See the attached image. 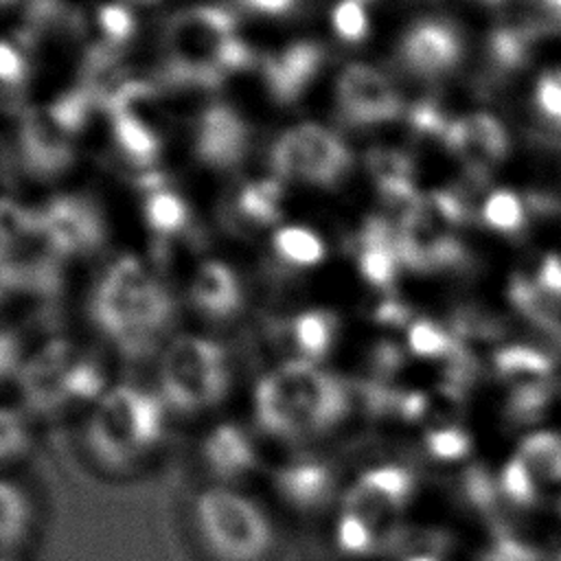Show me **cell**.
<instances>
[{"label": "cell", "mask_w": 561, "mask_h": 561, "mask_svg": "<svg viewBox=\"0 0 561 561\" xmlns=\"http://www.w3.org/2000/svg\"><path fill=\"white\" fill-rule=\"evenodd\" d=\"M18 153L24 169L37 178H55L70 167L75 151L66 134L48 112L22 110L18 125Z\"/></svg>", "instance_id": "obj_13"}, {"label": "cell", "mask_w": 561, "mask_h": 561, "mask_svg": "<svg viewBox=\"0 0 561 561\" xmlns=\"http://www.w3.org/2000/svg\"><path fill=\"white\" fill-rule=\"evenodd\" d=\"M4 2H11V0H0V4H4Z\"/></svg>", "instance_id": "obj_47"}, {"label": "cell", "mask_w": 561, "mask_h": 561, "mask_svg": "<svg viewBox=\"0 0 561 561\" xmlns=\"http://www.w3.org/2000/svg\"><path fill=\"white\" fill-rule=\"evenodd\" d=\"M331 24L337 37L344 42H359L366 37V31H368L366 13L362 4L355 0L337 2L331 13Z\"/></svg>", "instance_id": "obj_35"}, {"label": "cell", "mask_w": 561, "mask_h": 561, "mask_svg": "<svg viewBox=\"0 0 561 561\" xmlns=\"http://www.w3.org/2000/svg\"><path fill=\"white\" fill-rule=\"evenodd\" d=\"M42 230L59 256L85 254L105 239V224L96 206L81 195H59L39 210Z\"/></svg>", "instance_id": "obj_11"}, {"label": "cell", "mask_w": 561, "mask_h": 561, "mask_svg": "<svg viewBox=\"0 0 561 561\" xmlns=\"http://www.w3.org/2000/svg\"><path fill=\"white\" fill-rule=\"evenodd\" d=\"M366 169L377 182V188L412 182V173H414L410 156L392 147H375L366 151Z\"/></svg>", "instance_id": "obj_30"}, {"label": "cell", "mask_w": 561, "mask_h": 561, "mask_svg": "<svg viewBox=\"0 0 561 561\" xmlns=\"http://www.w3.org/2000/svg\"><path fill=\"white\" fill-rule=\"evenodd\" d=\"M145 2H151V0H145Z\"/></svg>", "instance_id": "obj_50"}, {"label": "cell", "mask_w": 561, "mask_h": 561, "mask_svg": "<svg viewBox=\"0 0 561 561\" xmlns=\"http://www.w3.org/2000/svg\"><path fill=\"white\" fill-rule=\"evenodd\" d=\"M340 114L351 125H377L401 114V96L390 79L368 64L346 66L335 83Z\"/></svg>", "instance_id": "obj_10"}, {"label": "cell", "mask_w": 561, "mask_h": 561, "mask_svg": "<svg viewBox=\"0 0 561 561\" xmlns=\"http://www.w3.org/2000/svg\"><path fill=\"white\" fill-rule=\"evenodd\" d=\"M230 390L228 355L202 335L173 337L160 357L158 394L169 410L197 414L215 408Z\"/></svg>", "instance_id": "obj_7"}, {"label": "cell", "mask_w": 561, "mask_h": 561, "mask_svg": "<svg viewBox=\"0 0 561 561\" xmlns=\"http://www.w3.org/2000/svg\"><path fill=\"white\" fill-rule=\"evenodd\" d=\"M145 219L158 234H173L188 224V206L167 188H151L145 197Z\"/></svg>", "instance_id": "obj_26"}, {"label": "cell", "mask_w": 561, "mask_h": 561, "mask_svg": "<svg viewBox=\"0 0 561 561\" xmlns=\"http://www.w3.org/2000/svg\"><path fill=\"white\" fill-rule=\"evenodd\" d=\"M33 443L28 419L22 410L0 405V465L20 460Z\"/></svg>", "instance_id": "obj_28"}, {"label": "cell", "mask_w": 561, "mask_h": 561, "mask_svg": "<svg viewBox=\"0 0 561 561\" xmlns=\"http://www.w3.org/2000/svg\"><path fill=\"white\" fill-rule=\"evenodd\" d=\"M337 318L324 309L302 311L291 322V337L302 359L318 362L335 342Z\"/></svg>", "instance_id": "obj_23"}, {"label": "cell", "mask_w": 561, "mask_h": 561, "mask_svg": "<svg viewBox=\"0 0 561 561\" xmlns=\"http://www.w3.org/2000/svg\"><path fill=\"white\" fill-rule=\"evenodd\" d=\"M546 11L561 24V0H541Z\"/></svg>", "instance_id": "obj_44"}, {"label": "cell", "mask_w": 561, "mask_h": 561, "mask_svg": "<svg viewBox=\"0 0 561 561\" xmlns=\"http://www.w3.org/2000/svg\"><path fill=\"white\" fill-rule=\"evenodd\" d=\"M241 283L228 265L219 261L199 265L191 283V300L202 313L217 320L230 318L241 307Z\"/></svg>", "instance_id": "obj_20"}, {"label": "cell", "mask_w": 561, "mask_h": 561, "mask_svg": "<svg viewBox=\"0 0 561 561\" xmlns=\"http://www.w3.org/2000/svg\"><path fill=\"white\" fill-rule=\"evenodd\" d=\"M18 383L28 408L48 414L94 403L107 390L99 364L64 340H53L28 357L18 373Z\"/></svg>", "instance_id": "obj_8"}, {"label": "cell", "mask_w": 561, "mask_h": 561, "mask_svg": "<svg viewBox=\"0 0 561 561\" xmlns=\"http://www.w3.org/2000/svg\"><path fill=\"white\" fill-rule=\"evenodd\" d=\"M399 252H397V230L381 219L370 217L357 239V265L362 276L381 289H388L399 270Z\"/></svg>", "instance_id": "obj_19"}, {"label": "cell", "mask_w": 561, "mask_h": 561, "mask_svg": "<svg viewBox=\"0 0 561 561\" xmlns=\"http://www.w3.org/2000/svg\"><path fill=\"white\" fill-rule=\"evenodd\" d=\"M0 561H7V559H4V557H0Z\"/></svg>", "instance_id": "obj_49"}, {"label": "cell", "mask_w": 561, "mask_h": 561, "mask_svg": "<svg viewBox=\"0 0 561 561\" xmlns=\"http://www.w3.org/2000/svg\"><path fill=\"white\" fill-rule=\"evenodd\" d=\"M408 344H410V348L416 355L438 357V355H443V353H447L451 348L454 340L436 322L421 318V320L410 324V329H408Z\"/></svg>", "instance_id": "obj_33"}, {"label": "cell", "mask_w": 561, "mask_h": 561, "mask_svg": "<svg viewBox=\"0 0 561 561\" xmlns=\"http://www.w3.org/2000/svg\"><path fill=\"white\" fill-rule=\"evenodd\" d=\"M202 460L215 484H228L248 478L259 467V449L250 432L237 421H221L202 440Z\"/></svg>", "instance_id": "obj_17"}, {"label": "cell", "mask_w": 561, "mask_h": 561, "mask_svg": "<svg viewBox=\"0 0 561 561\" xmlns=\"http://www.w3.org/2000/svg\"><path fill=\"white\" fill-rule=\"evenodd\" d=\"M412 486V476L397 465H379L359 473L340 500L337 548L353 557L373 554L381 543L383 528L408 506Z\"/></svg>", "instance_id": "obj_6"}, {"label": "cell", "mask_w": 561, "mask_h": 561, "mask_svg": "<svg viewBox=\"0 0 561 561\" xmlns=\"http://www.w3.org/2000/svg\"><path fill=\"white\" fill-rule=\"evenodd\" d=\"M410 123L412 127L419 131V134H425V136H440L445 138V131L449 127L451 121H447L443 116V112L432 105V103H419L412 107L410 112Z\"/></svg>", "instance_id": "obj_37"}, {"label": "cell", "mask_w": 561, "mask_h": 561, "mask_svg": "<svg viewBox=\"0 0 561 561\" xmlns=\"http://www.w3.org/2000/svg\"><path fill=\"white\" fill-rule=\"evenodd\" d=\"M276 493L296 511H318L335 495V471L320 456L287 458L272 476Z\"/></svg>", "instance_id": "obj_16"}, {"label": "cell", "mask_w": 561, "mask_h": 561, "mask_svg": "<svg viewBox=\"0 0 561 561\" xmlns=\"http://www.w3.org/2000/svg\"><path fill=\"white\" fill-rule=\"evenodd\" d=\"M484 2H489V4H500V2H506V0H484Z\"/></svg>", "instance_id": "obj_46"}, {"label": "cell", "mask_w": 561, "mask_h": 561, "mask_svg": "<svg viewBox=\"0 0 561 561\" xmlns=\"http://www.w3.org/2000/svg\"><path fill=\"white\" fill-rule=\"evenodd\" d=\"M20 357H22V348L18 337L0 329V381L20 373L24 364Z\"/></svg>", "instance_id": "obj_40"}, {"label": "cell", "mask_w": 561, "mask_h": 561, "mask_svg": "<svg viewBox=\"0 0 561 561\" xmlns=\"http://www.w3.org/2000/svg\"><path fill=\"white\" fill-rule=\"evenodd\" d=\"M375 318L386 324H403L408 320V309H405V305H401L397 300H383L377 307Z\"/></svg>", "instance_id": "obj_42"}, {"label": "cell", "mask_w": 561, "mask_h": 561, "mask_svg": "<svg viewBox=\"0 0 561 561\" xmlns=\"http://www.w3.org/2000/svg\"><path fill=\"white\" fill-rule=\"evenodd\" d=\"M535 283L550 300H561V256L548 254L541 261Z\"/></svg>", "instance_id": "obj_39"}, {"label": "cell", "mask_w": 561, "mask_h": 561, "mask_svg": "<svg viewBox=\"0 0 561 561\" xmlns=\"http://www.w3.org/2000/svg\"><path fill=\"white\" fill-rule=\"evenodd\" d=\"M39 230V210H31L13 199L0 197V248L18 245L35 237Z\"/></svg>", "instance_id": "obj_29"}, {"label": "cell", "mask_w": 561, "mask_h": 561, "mask_svg": "<svg viewBox=\"0 0 561 561\" xmlns=\"http://www.w3.org/2000/svg\"><path fill=\"white\" fill-rule=\"evenodd\" d=\"M96 20H99V26H101L107 44H112V46L127 42L136 31V20H134L131 11L118 2L99 7Z\"/></svg>", "instance_id": "obj_34"}, {"label": "cell", "mask_w": 561, "mask_h": 561, "mask_svg": "<svg viewBox=\"0 0 561 561\" xmlns=\"http://www.w3.org/2000/svg\"><path fill=\"white\" fill-rule=\"evenodd\" d=\"M110 116H112L114 140H116L121 153L140 167L151 164L160 153L158 134L142 118H138L131 110H121Z\"/></svg>", "instance_id": "obj_22"}, {"label": "cell", "mask_w": 561, "mask_h": 561, "mask_svg": "<svg viewBox=\"0 0 561 561\" xmlns=\"http://www.w3.org/2000/svg\"><path fill=\"white\" fill-rule=\"evenodd\" d=\"M272 248L285 263L291 265H318L324 254L327 245L313 230L305 226H283L272 237Z\"/></svg>", "instance_id": "obj_24"}, {"label": "cell", "mask_w": 561, "mask_h": 561, "mask_svg": "<svg viewBox=\"0 0 561 561\" xmlns=\"http://www.w3.org/2000/svg\"><path fill=\"white\" fill-rule=\"evenodd\" d=\"M355 2H359V4H362V2H364V0H355Z\"/></svg>", "instance_id": "obj_48"}, {"label": "cell", "mask_w": 561, "mask_h": 561, "mask_svg": "<svg viewBox=\"0 0 561 561\" xmlns=\"http://www.w3.org/2000/svg\"><path fill=\"white\" fill-rule=\"evenodd\" d=\"M167 412L158 390L131 383L112 386L90 405L85 447L105 467H129L158 449L167 432Z\"/></svg>", "instance_id": "obj_4"}, {"label": "cell", "mask_w": 561, "mask_h": 561, "mask_svg": "<svg viewBox=\"0 0 561 561\" xmlns=\"http://www.w3.org/2000/svg\"><path fill=\"white\" fill-rule=\"evenodd\" d=\"M408 561H438L434 557H427V554H416V557H410Z\"/></svg>", "instance_id": "obj_45"}, {"label": "cell", "mask_w": 561, "mask_h": 561, "mask_svg": "<svg viewBox=\"0 0 561 561\" xmlns=\"http://www.w3.org/2000/svg\"><path fill=\"white\" fill-rule=\"evenodd\" d=\"M346 142L324 125L302 123L278 136L270 149V164L278 178L333 186L351 167Z\"/></svg>", "instance_id": "obj_9"}, {"label": "cell", "mask_w": 561, "mask_h": 561, "mask_svg": "<svg viewBox=\"0 0 561 561\" xmlns=\"http://www.w3.org/2000/svg\"><path fill=\"white\" fill-rule=\"evenodd\" d=\"M462 37L458 28L440 18H427L412 24L401 44L399 59L416 77H440L462 59Z\"/></svg>", "instance_id": "obj_12"}, {"label": "cell", "mask_w": 561, "mask_h": 561, "mask_svg": "<svg viewBox=\"0 0 561 561\" xmlns=\"http://www.w3.org/2000/svg\"><path fill=\"white\" fill-rule=\"evenodd\" d=\"M530 33L519 26H502L491 33L489 55L497 70H513L524 64L530 46Z\"/></svg>", "instance_id": "obj_31"}, {"label": "cell", "mask_w": 561, "mask_h": 561, "mask_svg": "<svg viewBox=\"0 0 561 561\" xmlns=\"http://www.w3.org/2000/svg\"><path fill=\"white\" fill-rule=\"evenodd\" d=\"M283 186L278 180H259L248 184L237 197V210L254 224H272L280 217Z\"/></svg>", "instance_id": "obj_25"}, {"label": "cell", "mask_w": 561, "mask_h": 561, "mask_svg": "<svg viewBox=\"0 0 561 561\" xmlns=\"http://www.w3.org/2000/svg\"><path fill=\"white\" fill-rule=\"evenodd\" d=\"M250 145V129L241 114L224 103L208 105L195 125V156L217 169L234 167Z\"/></svg>", "instance_id": "obj_14"}, {"label": "cell", "mask_w": 561, "mask_h": 561, "mask_svg": "<svg viewBox=\"0 0 561 561\" xmlns=\"http://www.w3.org/2000/svg\"><path fill=\"white\" fill-rule=\"evenodd\" d=\"M26 61L24 55L9 42H0V83L20 85L26 79Z\"/></svg>", "instance_id": "obj_38"}, {"label": "cell", "mask_w": 561, "mask_h": 561, "mask_svg": "<svg viewBox=\"0 0 561 561\" xmlns=\"http://www.w3.org/2000/svg\"><path fill=\"white\" fill-rule=\"evenodd\" d=\"M11 289H15V283H13V276L7 267V263L0 259V298L7 296Z\"/></svg>", "instance_id": "obj_43"}, {"label": "cell", "mask_w": 561, "mask_h": 561, "mask_svg": "<svg viewBox=\"0 0 561 561\" xmlns=\"http://www.w3.org/2000/svg\"><path fill=\"white\" fill-rule=\"evenodd\" d=\"M443 142L469 167L473 175L489 171L508 151L506 129L495 116L484 112L451 121Z\"/></svg>", "instance_id": "obj_15"}, {"label": "cell", "mask_w": 561, "mask_h": 561, "mask_svg": "<svg viewBox=\"0 0 561 561\" xmlns=\"http://www.w3.org/2000/svg\"><path fill=\"white\" fill-rule=\"evenodd\" d=\"M239 2L250 11L265 13V15H285L298 4V0H239Z\"/></svg>", "instance_id": "obj_41"}, {"label": "cell", "mask_w": 561, "mask_h": 561, "mask_svg": "<svg viewBox=\"0 0 561 561\" xmlns=\"http://www.w3.org/2000/svg\"><path fill=\"white\" fill-rule=\"evenodd\" d=\"M495 364L502 375L513 379H546L550 373L548 357L526 346H511L500 351Z\"/></svg>", "instance_id": "obj_32"}, {"label": "cell", "mask_w": 561, "mask_h": 561, "mask_svg": "<svg viewBox=\"0 0 561 561\" xmlns=\"http://www.w3.org/2000/svg\"><path fill=\"white\" fill-rule=\"evenodd\" d=\"M160 79L175 88H217L232 70L250 66L252 50L224 7L197 4L173 13L164 26Z\"/></svg>", "instance_id": "obj_2"}, {"label": "cell", "mask_w": 561, "mask_h": 561, "mask_svg": "<svg viewBox=\"0 0 561 561\" xmlns=\"http://www.w3.org/2000/svg\"><path fill=\"white\" fill-rule=\"evenodd\" d=\"M482 219L497 232H517L526 224V208L517 193L500 188L493 191L482 204Z\"/></svg>", "instance_id": "obj_27"}, {"label": "cell", "mask_w": 561, "mask_h": 561, "mask_svg": "<svg viewBox=\"0 0 561 561\" xmlns=\"http://www.w3.org/2000/svg\"><path fill=\"white\" fill-rule=\"evenodd\" d=\"M173 313L171 294L136 256L118 259L90 300V316L99 331L129 357L151 353Z\"/></svg>", "instance_id": "obj_3"}, {"label": "cell", "mask_w": 561, "mask_h": 561, "mask_svg": "<svg viewBox=\"0 0 561 561\" xmlns=\"http://www.w3.org/2000/svg\"><path fill=\"white\" fill-rule=\"evenodd\" d=\"M324 50L316 42H294L287 48L265 57L263 81L270 96L280 103H294L318 75Z\"/></svg>", "instance_id": "obj_18"}, {"label": "cell", "mask_w": 561, "mask_h": 561, "mask_svg": "<svg viewBox=\"0 0 561 561\" xmlns=\"http://www.w3.org/2000/svg\"><path fill=\"white\" fill-rule=\"evenodd\" d=\"M195 530L217 561H265L276 543L274 522L248 493L210 484L193 504Z\"/></svg>", "instance_id": "obj_5"}, {"label": "cell", "mask_w": 561, "mask_h": 561, "mask_svg": "<svg viewBox=\"0 0 561 561\" xmlns=\"http://www.w3.org/2000/svg\"><path fill=\"white\" fill-rule=\"evenodd\" d=\"M351 408L346 383L318 362L291 357L267 370L254 386L256 425L285 443L313 440L333 432Z\"/></svg>", "instance_id": "obj_1"}, {"label": "cell", "mask_w": 561, "mask_h": 561, "mask_svg": "<svg viewBox=\"0 0 561 561\" xmlns=\"http://www.w3.org/2000/svg\"><path fill=\"white\" fill-rule=\"evenodd\" d=\"M33 519L31 495L18 482L0 478V552L18 548L31 535Z\"/></svg>", "instance_id": "obj_21"}, {"label": "cell", "mask_w": 561, "mask_h": 561, "mask_svg": "<svg viewBox=\"0 0 561 561\" xmlns=\"http://www.w3.org/2000/svg\"><path fill=\"white\" fill-rule=\"evenodd\" d=\"M535 105L548 123L561 127V68L546 70L537 79Z\"/></svg>", "instance_id": "obj_36"}]
</instances>
